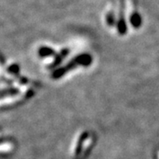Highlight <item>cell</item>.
Returning <instances> with one entry per match:
<instances>
[{
    "instance_id": "cell-1",
    "label": "cell",
    "mask_w": 159,
    "mask_h": 159,
    "mask_svg": "<svg viewBox=\"0 0 159 159\" xmlns=\"http://www.w3.org/2000/svg\"><path fill=\"white\" fill-rule=\"evenodd\" d=\"M126 9L129 10L130 11H128V14H126L128 16V20H129V22L132 24V26L134 28H137L140 26V23H141V19H140V16L138 15L136 11H134L135 10H134L133 8V5L130 4V3H126Z\"/></svg>"
},
{
    "instance_id": "cell-2",
    "label": "cell",
    "mask_w": 159,
    "mask_h": 159,
    "mask_svg": "<svg viewBox=\"0 0 159 159\" xmlns=\"http://www.w3.org/2000/svg\"><path fill=\"white\" fill-rule=\"evenodd\" d=\"M11 149V144L9 142H6V143H2L1 145V150L2 152H5L6 150L7 151H10Z\"/></svg>"
},
{
    "instance_id": "cell-3",
    "label": "cell",
    "mask_w": 159,
    "mask_h": 159,
    "mask_svg": "<svg viewBox=\"0 0 159 159\" xmlns=\"http://www.w3.org/2000/svg\"><path fill=\"white\" fill-rule=\"evenodd\" d=\"M158 158H159V152H158Z\"/></svg>"
}]
</instances>
